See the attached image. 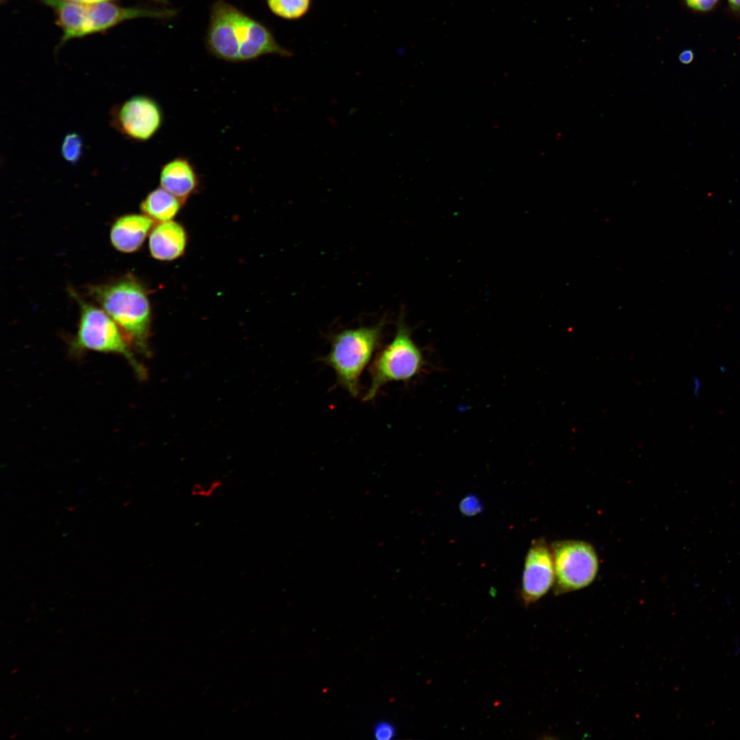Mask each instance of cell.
<instances>
[{"instance_id": "cell-8", "label": "cell", "mask_w": 740, "mask_h": 740, "mask_svg": "<svg viewBox=\"0 0 740 740\" xmlns=\"http://www.w3.org/2000/svg\"><path fill=\"white\" fill-rule=\"evenodd\" d=\"M163 114L158 102L146 95H135L114 107L111 125L128 139L145 142L160 129Z\"/></svg>"}, {"instance_id": "cell-3", "label": "cell", "mask_w": 740, "mask_h": 740, "mask_svg": "<svg viewBox=\"0 0 740 740\" xmlns=\"http://www.w3.org/2000/svg\"><path fill=\"white\" fill-rule=\"evenodd\" d=\"M90 291L124 332L128 342L141 353L149 354L151 311L147 296L140 284L131 278H125L93 286Z\"/></svg>"}, {"instance_id": "cell-25", "label": "cell", "mask_w": 740, "mask_h": 740, "mask_svg": "<svg viewBox=\"0 0 740 740\" xmlns=\"http://www.w3.org/2000/svg\"><path fill=\"white\" fill-rule=\"evenodd\" d=\"M5 1H6V0H1V3H3V2H5Z\"/></svg>"}, {"instance_id": "cell-15", "label": "cell", "mask_w": 740, "mask_h": 740, "mask_svg": "<svg viewBox=\"0 0 740 740\" xmlns=\"http://www.w3.org/2000/svg\"><path fill=\"white\" fill-rule=\"evenodd\" d=\"M84 143L82 137L75 132L67 134L61 145V154L63 158L71 164H76L83 153Z\"/></svg>"}, {"instance_id": "cell-10", "label": "cell", "mask_w": 740, "mask_h": 740, "mask_svg": "<svg viewBox=\"0 0 740 740\" xmlns=\"http://www.w3.org/2000/svg\"><path fill=\"white\" fill-rule=\"evenodd\" d=\"M160 186L185 201L199 186V176L186 158L176 157L164 164L160 172Z\"/></svg>"}, {"instance_id": "cell-24", "label": "cell", "mask_w": 740, "mask_h": 740, "mask_svg": "<svg viewBox=\"0 0 740 740\" xmlns=\"http://www.w3.org/2000/svg\"><path fill=\"white\" fill-rule=\"evenodd\" d=\"M68 729H69V730L66 729V731H70V730H72V728H68Z\"/></svg>"}, {"instance_id": "cell-11", "label": "cell", "mask_w": 740, "mask_h": 740, "mask_svg": "<svg viewBox=\"0 0 740 740\" xmlns=\"http://www.w3.org/2000/svg\"><path fill=\"white\" fill-rule=\"evenodd\" d=\"M153 225L147 215L130 214L120 217L110 230V241L116 249L124 253L138 250Z\"/></svg>"}, {"instance_id": "cell-12", "label": "cell", "mask_w": 740, "mask_h": 740, "mask_svg": "<svg viewBox=\"0 0 740 740\" xmlns=\"http://www.w3.org/2000/svg\"><path fill=\"white\" fill-rule=\"evenodd\" d=\"M186 243L184 228L172 221L160 222L154 227L149 240L151 256L160 260H171L180 257L184 251Z\"/></svg>"}, {"instance_id": "cell-16", "label": "cell", "mask_w": 740, "mask_h": 740, "mask_svg": "<svg viewBox=\"0 0 740 740\" xmlns=\"http://www.w3.org/2000/svg\"><path fill=\"white\" fill-rule=\"evenodd\" d=\"M459 509L463 515L473 517L482 511L483 506L477 496L469 494L461 500Z\"/></svg>"}, {"instance_id": "cell-5", "label": "cell", "mask_w": 740, "mask_h": 740, "mask_svg": "<svg viewBox=\"0 0 740 740\" xmlns=\"http://www.w3.org/2000/svg\"><path fill=\"white\" fill-rule=\"evenodd\" d=\"M426 365L422 349L412 339L411 329L401 314L393 339L377 354L370 367V385L363 400L373 399L388 382H409L423 371Z\"/></svg>"}, {"instance_id": "cell-4", "label": "cell", "mask_w": 740, "mask_h": 740, "mask_svg": "<svg viewBox=\"0 0 740 740\" xmlns=\"http://www.w3.org/2000/svg\"><path fill=\"white\" fill-rule=\"evenodd\" d=\"M384 325L383 319L373 325L334 334L330 352L321 359L334 371L338 384L353 397L360 393V375L380 346Z\"/></svg>"}, {"instance_id": "cell-7", "label": "cell", "mask_w": 740, "mask_h": 740, "mask_svg": "<svg viewBox=\"0 0 740 740\" xmlns=\"http://www.w3.org/2000/svg\"><path fill=\"white\" fill-rule=\"evenodd\" d=\"M555 569L556 595L589 585L595 578L599 561L593 546L579 540L556 541L550 545Z\"/></svg>"}, {"instance_id": "cell-20", "label": "cell", "mask_w": 740, "mask_h": 740, "mask_svg": "<svg viewBox=\"0 0 740 740\" xmlns=\"http://www.w3.org/2000/svg\"><path fill=\"white\" fill-rule=\"evenodd\" d=\"M694 58V53L691 49L683 50L678 56L680 62L683 64H690Z\"/></svg>"}, {"instance_id": "cell-6", "label": "cell", "mask_w": 740, "mask_h": 740, "mask_svg": "<svg viewBox=\"0 0 740 740\" xmlns=\"http://www.w3.org/2000/svg\"><path fill=\"white\" fill-rule=\"evenodd\" d=\"M79 301L80 319L77 335L71 343V351L75 354L95 351L121 355L137 375L143 378L146 375L145 369L136 359L128 341L121 334L115 321L105 310Z\"/></svg>"}, {"instance_id": "cell-23", "label": "cell", "mask_w": 740, "mask_h": 740, "mask_svg": "<svg viewBox=\"0 0 740 740\" xmlns=\"http://www.w3.org/2000/svg\"><path fill=\"white\" fill-rule=\"evenodd\" d=\"M700 386V380L698 378H694V393L695 395H698Z\"/></svg>"}, {"instance_id": "cell-17", "label": "cell", "mask_w": 740, "mask_h": 740, "mask_svg": "<svg viewBox=\"0 0 740 740\" xmlns=\"http://www.w3.org/2000/svg\"><path fill=\"white\" fill-rule=\"evenodd\" d=\"M223 484L220 480H214L208 484L201 482L195 483L191 488V495L195 497H210Z\"/></svg>"}, {"instance_id": "cell-19", "label": "cell", "mask_w": 740, "mask_h": 740, "mask_svg": "<svg viewBox=\"0 0 740 740\" xmlns=\"http://www.w3.org/2000/svg\"><path fill=\"white\" fill-rule=\"evenodd\" d=\"M375 736L378 739H388L395 734L393 727L388 723H380L375 728Z\"/></svg>"}, {"instance_id": "cell-14", "label": "cell", "mask_w": 740, "mask_h": 740, "mask_svg": "<svg viewBox=\"0 0 740 740\" xmlns=\"http://www.w3.org/2000/svg\"><path fill=\"white\" fill-rule=\"evenodd\" d=\"M269 10L277 16L297 20L309 11L312 0H267Z\"/></svg>"}, {"instance_id": "cell-18", "label": "cell", "mask_w": 740, "mask_h": 740, "mask_svg": "<svg viewBox=\"0 0 740 740\" xmlns=\"http://www.w3.org/2000/svg\"><path fill=\"white\" fill-rule=\"evenodd\" d=\"M719 1V0H684L689 8L699 12H708L711 10Z\"/></svg>"}, {"instance_id": "cell-13", "label": "cell", "mask_w": 740, "mask_h": 740, "mask_svg": "<svg viewBox=\"0 0 740 740\" xmlns=\"http://www.w3.org/2000/svg\"><path fill=\"white\" fill-rule=\"evenodd\" d=\"M182 201L162 187L151 191L140 204L141 210L151 219L171 221L181 208Z\"/></svg>"}, {"instance_id": "cell-2", "label": "cell", "mask_w": 740, "mask_h": 740, "mask_svg": "<svg viewBox=\"0 0 740 740\" xmlns=\"http://www.w3.org/2000/svg\"><path fill=\"white\" fill-rule=\"evenodd\" d=\"M49 7L62 29L59 46L74 39L106 31L124 21L138 18H169L175 10L122 7L110 2L78 3L64 0H38Z\"/></svg>"}, {"instance_id": "cell-21", "label": "cell", "mask_w": 740, "mask_h": 740, "mask_svg": "<svg viewBox=\"0 0 740 740\" xmlns=\"http://www.w3.org/2000/svg\"><path fill=\"white\" fill-rule=\"evenodd\" d=\"M64 1L74 2V3H98L110 2L111 1H114V0H64ZM150 1L158 2V3H167V0H150Z\"/></svg>"}, {"instance_id": "cell-9", "label": "cell", "mask_w": 740, "mask_h": 740, "mask_svg": "<svg viewBox=\"0 0 740 740\" xmlns=\"http://www.w3.org/2000/svg\"><path fill=\"white\" fill-rule=\"evenodd\" d=\"M554 581L551 547L544 538L534 539L527 552L523 571L521 595L525 606L545 595Z\"/></svg>"}, {"instance_id": "cell-22", "label": "cell", "mask_w": 740, "mask_h": 740, "mask_svg": "<svg viewBox=\"0 0 740 740\" xmlns=\"http://www.w3.org/2000/svg\"><path fill=\"white\" fill-rule=\"evenodd\" d=\"M731 9L737 13H740V0H727Z\"/></svg>"}, {"instance_id": "cell-1", "label": "cell", "mask_w": 740, "mask_h": 740, "mask_svg": "<svg viewBox=\"0 0 740 740\" xmlns=\"http://www.w3.org/2000/svg\"><path fill=\"white\" fill-rule=\"evenodd\" d=\"M206 40L213 56L227 62H247L268 54L292 56L264 25L224 0L211 7Z\"/></svg>"}]
</instances>
